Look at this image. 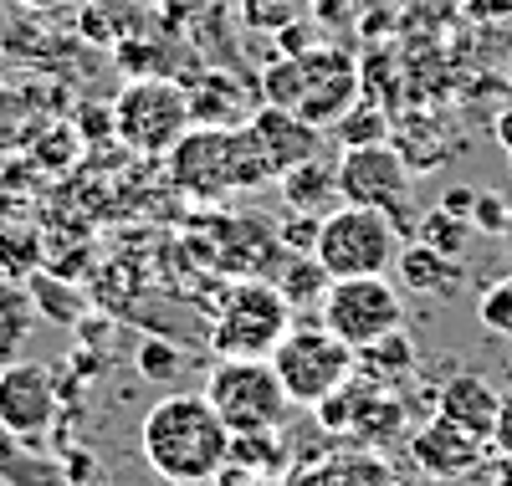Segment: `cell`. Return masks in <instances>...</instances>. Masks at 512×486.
Wrapping results in <instances>:
<instances>
[{
  "mask_svg": "<svg viewBox=\"0 0 512 486\" xmlns=\"http://www.w3.org/2000/svg\"><path fill=\"white\" fill-rule=\"evenodd\" d=\"M472 226H477V231H507V210H502V200L477 195V205H472Z\"/></svg>",
  "mask_w": 512,
  "mask_h": 486,
  "instance_id": "25",
  "label": "cell"
},
{
  "mask_svg": "<svg viewBox=\"0 0 512 486\" xmlns=\"http://www.w3.org/2000/svg\"><path fill=\"white\" fill-rule=\"evenodd\" d=\"M26 11H62V6H72V0H21Z\"/></svg>",
  "mask_w": 512,
  "mask_h": 486,
  "instance_id": "28",
  "label": "cell"
},
{
  "mask_svg": "<svg viewBox=\"0 0 512 486\" xmlns=\"http://www.w3.org/2000/svg\"><path fill=\"white\" fill-rule=\"evenodd\" d=\"M0 486H67V466L0 420Z\"/></svg>",
  "mask_w": 512,
  "mask_h": 486,
  "instance_id": "16",
  "label": "cell"
},
{
  "mask_svg": "<svg viewBox=\"0 0 512 486\" xmlns=\"http://www.w3.org/2000/svg\"><path fill=\"white\" fill-rule=\"evenodd\" d=\"M338 139H344V149H359V144H384V118L374 103H354L344 118L333 123Z\"/></svg>",
  "mask_w": 512,
  "mask_h": 486,
  "instance_id": "21",
  "label": "cell"
},
{
  "mask_svg": "<svg viewBox=\"0 0 512 486\" xmlns=\"http://www.w3.org/2000/svg\"><path fill=\"white\" fill-rule=\"evenodd\" d=\"M477 318H482L492 333L512 338V272H507V277H497V282L482 292V302H477Z\"/></svg>",
  "mask_w": 512,
  "mask_h": 486,
  "instance_id": "22",
  "label": "cell"
},
{
  "mask_svg": "<svg viewBox=\"0 0 512 486\" xmlns=\"http://www.w3.org/2000/svg\"><path fill=\"white\" fill-rule=\"evenodd\" d=\"M0 420H6L21 440L41 446L57 425V379H52V369L21 364V359H11L6 369H0Z\"/></svg>",
  "mask_w": 512,
  "mask_h": 486,
  "instance_id": "11",
  "label": "cell"
},
{
  "mask_svg": "<svg viewBox=\"0 0 512 486\" xmlns=\"http://www.w3.org/2000/svg\"><path fill=\"white\" fill-rule=\"evenodd\" d=\"M487 486H512V461L507 456H497V466H492V481Z\"/></svg>",
  "mask_w": 512,
  "mask_h": 486,
  "instance_id": "27",
  "label": "cell"
},
{
  "mask_svg": "<svg viewBox=\"0 0 512 486\" xmlns=\"http://www.w3.org/2000/svg\"><path fill=\"white\" fill-rule=\"evenodd\" d=\"M169 180L195 200H226L236 190L277 185V169L262 149V139L246 128H190L169 149Z\"/></svg>",
  "mask_w": 512,
  "mask_h": 486,
  "instance_id": "2",
  "label": "cell"
},
{
  "mask_svg": "<svg viewBox=\"0 0 512 486\" xmlns=\"http://www.w3.org/2000/svg\"><path fill=\"white\" fill-rule=\"evenodd\" d=\"M487 451H492V440L451 425L446 415H431V420L410 435V461H415L425 476H436V481H461V476L482 471V466H487Z\"/></svg>",
  "mask_w": 512,
  "mask_h": 486,
  "instance_id": "12",
  "label": "cell"
},
{
  "mask_svg": "<svg viewBox=\"0 0 512 486\" xmlns=\"http://www.w3.org/2000/svg\"><path fill=\"white\" fill-rule=\"evenodd\" d=\"M338 190H344L349 205L384 210L400 226V220L410 215V164L390 144L344 149V159H338Z\"/></svg>",
  "mask_w": 512,
  "mask_h": 486,
  "instance_id": "10",
  "label": "cell"
},
{
  "mask_svg": "<svg viewBox=\"0 0 512 486\" xmlns=\"http://www.w3.org/2000/svg\"><path fill=\"white\" fill-rule=\"evenodd\" d=\"M0 369H6V359H0Z\"/></svg>",
  "mask_w": 512,
  "mask_h": 486,
  "instance_id": "29",
  "label": "cell"
},
{
  "mask_svg": "<svg viewBox=\"0 0 512 486\" xmlns=\"http://www.w3.org/2000/svg\"><path fill=\"white\" fill-rule=\"evenodd\" d=\"M461 16L477 26H512V0H461Z\"/></svg>",
  "mask_w": 512,
  "mask_h": 486,
  "instance_id": "24",
  "label": "cell"
},
{
  "mask_svg": "<svg viewBox=\"0 0 512 486\" xmlns=\"http://www.w3.org/2000/svg\"><path fill=\"white\" fill-rule=\"evenodd\" d=\"M313 256L328 277H390L400 261V226L384 210L344 200L318 220Z\"/></svg>",
  "mask_w": 512,
  "mask_h": 486,
  "instance_id": "4",
  "label": "cell"
},
{
  "mask_svg": "<svg viewBox=\"0 0 512 486\" xmlns=\"http://www.w3.org/2000/svg\"><path fill=\"white\" fill-rule=\"evenodd\" d=\"M323 328L359 353L405 328V297L390 277H333L323 292Z\"/></svg>",
  "mask_w": 512,
  "mask_h": 486,
  "instance_id": "9",
  "label": "cell"
},
{
  "mask_svg": "<svg viewBox=\"0 0 512 486\" xmlns=\"http://www.w3.org/2000/svg\"><path fill=\"white\" fill-rule=\"evenodd\" d=\"M205 400L231 435H272L292 410L272 359H216V369L205 374Z\"/></svg>",
  "mask_w": 512,
  "mask_h": 486,
  "instance_id": "6",
  "label": "cell"
},
{
  "mask_svg": "<svg viewBox=\"0 0 512 486\" xmlns=\"http://www.w3.org/2000/svg\"><path fill=\"white\" fill-rule=\"evenodd\" d=\"M251 134L262 139V149H267V159L277 169V180L292 164H308V159L323 154V128L308 123L303 113H292V108H277V103H267L262 113L251 118Z\"/></svg>",
  "mask_w": 512,
  "mask_h": 486,
  "instance_id": "13",
  "label": "cell"
},
{
  "mask_svg": "<svg viewBox=\"0 0 512 486\" xmlns=\"http://www.w3.org/2000/svg\"><path fill=\"white\" fill-rule=\"evenodd\" d=\"M497 410H502V394H497L492 379H482V374H456V379H446L441 394H436V415H446L451 425L472 430V435H482V440H492Z\"/></svg>",
  "mask_w": 512,
  "mask_h": 486,
  "instance_id": "14",
  "label": "cell"
},
{
  "mask_svg": "<svg viewBox=\"0 0 512 486\" xmlns=\"http://www.w3.org/2000/svg\"><path fill=\"white\" fill-rule=\"evenodd\" d=\"M292 333V297L277 282H236L210 323L216 359H272Z\"/></svg>",
  "mask_w": 512,
  "mask_h": 486,
  "instance_id": "5",
  "label": "cell"
},
{
  "mask_svg": "<svg viewBox=\"0 0 512 486\" xmlns=\"http://www.w3.org/2000/svg\"><path fill=\"white\" fill-rule=\"evenodd\" d=\"M31 328H36V292H26L11 277H0V359L11 364L31 343Z\"/></svg>",
  "mask_w": 512,
  "mask_h": 486,
  "instance_id": "18",
  "label": "cell"
},
{
  "mask_svg": "<svg viewBox=\"0 0 512 486\" xmlns=\"http://www.w3.org/2000/svg\"><path fill=\"white\" fill-rule=\"evenodd\" d=\"M477 236V226L466 215H456V210H446V205H436L431 215L420 220V241L425 246H436V251H446V256H456L461 261V251H466V241Z\"/></svg>",
  "mask_w": 512,
  "mask_h": 486,
  "instance_id": "19",
  "label": "cell"
},
{
  "mask_svg": "<svg viewBox=\"0 0 512 486\" xmlns=\"http://www.w3.org/2000/svg\"><path fill=\"white\" fill-rule=\"evenodd\" d=\"M492 451L512 461V389L502 394V410H497V430H492Z\"/></svg>",
  "mask_w": 512,
  "mask_h": 486,
  "instance_id": "26",
  "label": "cell"
},
{
  "mask_svg": "<svg viewBox=\"0 0 512 486\" xmlns=\"http://www.w3.org/2000/svg\"><path fill=\"white\" fill-rule=\"evenodd\" d=\"M195 123V108L185 98V87L164 82V77H134L113 98V134L144 159H169Z\"/></svg>",
  "mask_w": 512,
  "mask_h": 486,
  "instance_id": "8",
  "label": "cell"
},
{
  "mask_svg": "<svg viewBox=\"0 0 512 486\" xmlns=\"http://www.w3.org/2000/svg\"><path fill=\"white\" fill-rule=\"evenodd\" d=\"M354 364H359V353L338 338L333 328H323V323L292 328L277 343V353H272V369H277V379L287 389V400L292 405H308V410L328 405L333 394L354 379Z\"/></svg>",
  "mask_w": 512,
  "mask_h": 486,
  "instance_id": "7",
  "label": "cell"
},
{
  "mask_svg": "<svg viewBox=\"0 0 512 486\" xmlns=\"http://www.w3.org/2000/svg\"><path fill=\"white\" fill-rule=\"evenodd\" d=\"M395 272H400V287L415 292V297H446V292H456V282H461L456 256H446V251H436V246H425V241L400 246Z\"/></svg>",
  "mask_w": 512,
  "mask_h": 486,
  "instance_id": "17",
  "label": "cell"
},
{
  "mask_svg": "<svg viewBox=\"0 0 512 486\" xmlns=\"http://www.w3.org/2000/svg\"><path fill=\"white\" fill-rule=\"evenodd\" d=\"M139 451L169 486H210L231 466V430L205 394H164L139 425Z\"/></svg>",
  "mask_w": 512,
  "mask_h": 486,
  "instance_id": "1",
  "label": "cell"
},
{
  "mask_svg": "<svg viewBox=\"0 0 512 486\" xmlns=\"http://www.w3.org/2000/svg\"><path fill=\"white\" fill-rule=\"evenodd\" d=\"M267 103L303 113L318 128H333L359 103V67L344 52H308V57H277L267 67Z\"/></svg>",
  "mask_w": 512,
  "mask_h": 486,
  "instance_id": "3",
  "label": "cell"
},
{
  "mask_svg": "<svg viewBox=\"0 0 512 486\" xmlns=\"http://www.w3.org/2000/svg\"><path fill=\"white\" fill-rule=\"evenodd\" d=\"M277 185H282V200H287L292 215H313V220H323L328 210L344 205V190H338V164H328L323 154L308 159V164H292Z\"/></svg>",
  "mask_w": 512,
  "mask_h": 486,
  "instance_id": "15",
  "label": "cell"
},
{
  "mask_svg": "<svg viewBox=\"0 0 512 486\" xmlns=\"http://www.w3.org/2000/svg\"><path fill=\"white\" fill-rule=\"evenodd\" d=\"M180 364H185V359H180L175 343H144V348H139V374L154 379V384H175Z\"/></svg>",
  "mask_w": 512,
  "mask_h": 486,
  "instance_id": "23",
  "label": "cell"
},
{
  "mask_svg": "<svg viewBox=\"0 0 512 486\" xmlns=\"http://www.w3.org/2000/svg\"><path fill=\"white\" fill-rule=\"evenodd\" d=\"M359 364H364L369 374H379V379H390V374L410 369V364H415V348H410L405 328L390 333V338H379V343H369V348H359Z\"/></svg>",
  "mask_w": 512,
  "mask_h": 486,
  "instance_id": "20",
  "label": "cell"
}]
</instances>
